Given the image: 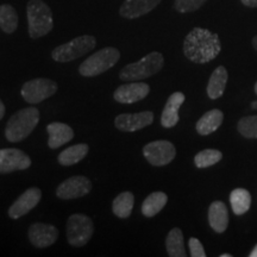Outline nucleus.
<instances>
[{
	"instance_id": "1",
	"label": "nucleus",
	"mask_w": 257,
	"mask_h": 257,
	"mask_svg": "<svg viewBox=\"0 0 257 257\" xmlns=\"http://www.w3.org/2000/svg\"><path fill=\"white\" fill-rule=\"evenodd\" d=\"M220 40L217 34L201 28H194L186 36L184 54L189 61L195 63H207L219 55Z\"/></svg>"
},
{
	"instance_id": "2",
	"label": "nucleus",
	"mask_w": 257,
	"mask_h": 257,
	"mask_svg": "<svg viewBox=\"0 0 257 257\" xmlns=\"http://www.w3.org/2000/svg\"><path fill=\"white\" fill-rule=\"evenodd\" d=\"M40 121V111L35 107L22 108L10 117L5 127V137L9 142H21L30 135Z\"/></svg>"
},
{
	"instance_id": "3",
	"label": "nucleus",
	"mask_w": 257,
	"mask_h": 257,
	"mask_svg": "<svg viewBox=\"0 0 257 257\" xmlns=\"http://www.w3.org/2000/svg\"><path fill=\"white\" fill-rule=\"evenodd\" d=\"M29 36L32 40L43 37L53 30L54 19L51 10L42 0H30L27 6Z\"/></svg>"
},
{
	"instance_id": "4",
	"label": "nucleus",
	"mask_w": 257,
	"mask_h": 257,
	"mask_svg": "<svg viewBox=\"0 0 257 257\" xmlns=\"http://www.w3.org/2000/svg\"><path fill=\"white\" fill-rule=\"evenodd\" d=\"M165 59L159 51H153L137 62L125 66L119 74L124 81H138L155 75L162 69Z\"/></svg>"
},
{
	"instance_id": "5",
	"label": "nucleus",
	"mask_w": 257,
	"mask_h": 257,
	"mask_svg": "<svg viewBox=\"0 0 257 257\" xmlns=\"http://www.w3.org/2000/svg\"><path fill=\"white\" fill-rule=\"evenodd\" d=\"M120 59L119 50L115 48L107 47L96 51L80 64L79 73L82 76H96L111 69Z\"/></svg>"
},
{
	"instance_id": "6",
	"label": "nucleus",
	"mask_w": 257,
	"mask_h": 257,
	"mask_svg": "<svg viewBox=\"0 0 257 257\" xmlns=\"http://www.w3.org/2000/svg\"><path fill=\"white\" fill-rule=\"evenodd\" d=\"M96 41L93 36L83 35V36L74 38L73 41L59 46L51 53L53 59L56 62H69L89 53L95 48Z\"/></svg>"
},
{
	"instance_id": "7",
	"label": "nucleus",
	"mask_w": 257,
	"mask_h": 257,
	"mask_svg": "<svg viewBox=\"0 0 257 257\" xmlns=\"http://www.w3.org/2000/svg\"><path fill=\"white\" fill-rule=\"evenodd\" d=\"M93 231V221L89 217L85 214H73L68 218L67 221V238L68 243L72 246H80L86 245L88 240L92 238Z\"/></svg>"
},
{
	"instance_id": "8",
	"label": "nucleus",
	"mask_w": 257,
	"mask_h": 257,
	"mask_svg": "<svg viewBox=\"0 0 257 257\" xmlns=\"http://www.w3.org/2000/svg\"><path fill=\"white\" fill-rule=\"evenodd\" d=\"M57 85L49 79H34L25 82L22 87V96L29 104H38L54 95Z\"/></svg>"
},
{
	"instance_id": "9",
	"label": "nucleus",
	"mask_w": 257,
	"mask_h": 257,
	"mask_svg": "<svg viewBox=\"0 0 257 257\" xmlns=\"http://www.w3.org/2000/svg\"><path fill=\"white\" fill-rule=\"evenodd\" d=\"M143 155L150 165L155 167L167 166L175 159L176 149L168 141H155L143 148Z\"/></svg>"
},
{
	"instance_id": "10",
	"label": "nucleus",
	"mask_w": 257,
	"mask_h": 257,
	"mask_svg": "<svg viewBox=\"0 0 257 257\" xmlns=\"http://www.w3.org/2000/svg\"><path fill=\"white\" fill-rule=\"evenodd\" d=\"M92 191L91 180L86 176L78 175L72 176L67 179L62 184H60L56 189V195L63 200H69V199H76L85 197Z\"/></svg>"
},
{
	"instance_id": "11",
	"label": "nucleus",
	"mask_w": 257,
	"mask_h": 257,
	"mask_svg": "<svg viewBox=\"0 0 257 257\" xmlns=\"http://www.w3.org/2000/svg\"><path fill=\"white\" fill-rule=\"evenodd\" d=\"M31 166V160L19 149H0V174H9L15 170H25Z\"/></svg>"
},
{
	"instance_id": "12",
	"label": "nucleus",
	"mask_w": 257,
	"mask_h": 257,
	"mask_svg": "<svg viewBox=\"0 0 257 257\" xmlns=\"http://www.w3.org/2000/svg\"><path fill=\"white\" fill-rule=\"evenodd\" d=\"M28 236L32 245L43 249L56 242L59 238V230L50 224L35 223L29 227Z\"/></svg>"
},
{
	"instance_id": "13",
	"label": "nucleus",
	"mask_w": 257,
	"mask_h": 257,
	"mask_svg": "<svg viewBox=\"0 0 257 257\" xmlns=\"http://www.w3.org/2000/svg\"><path fill=\"white\" fill-rule=\"evenodd\" d=\"M41 198L42 192L40 188L32 187L27 189L9 208V216L12 219H18V218L25 216L32 208L37 206L38 202L41 201Z\"/></svg>"
},
{
	"instance_id": "14",
	"label": "nucleus",
	"mask_w": 257,
	"mask_h": 257,
	"mask_svg": "<svg viewBox=\"0 0 257 257\" xmlns=\"http://www.w3.org/2000/svg\"><path fill=\"white\" fill-rule=\"evenodd\" d=\"M154 121V113L150 111H143L140 113L119 114L114 119L115 127L125 133H134L146 126H149Z\"/></svg>"
},
{
	"instance_id": "15",
	"label": "nucleus",
	"mask_w": 257,
	"mask_h": 257,
	"mask_svg": "<svg viewBox=\"0 0 257 257\" xmlns=\"http://www.w3.org/2000/svg\"><path fill=\"white\" fill-rule=\"evenodd\" d=\"M149 85L144 82H130L121 85L113 93V99L120 104H134L149 94Z\"/></svg>"
},
{
	"instance_id": "16",
	"label": "nucleus",
	"mask_w": 257,
	"mask_h": 257,
	"mask_svg": "<svg viewBox=\"0 0 257 257\" xmlns=\"http://www.w3.org/2000/svg\"><path fill=\"white\" fill-rule=\"evenodd\" d=\"M162 0H125L119 14L126 19H135L152 12Z\"/></svg>"
},
{
	"instance_id": "17",
	"label": "nucleus",
	"mask_w": 257,
	"mask_h": 257,
	"mask_svg": "<svg viewBox=\"0 0 257 257\" xmlns=\"http://www.w3.org/2000/svg\"><path fill=\"white\" fill-rule=\"evenodd\" d=\"M185 94L181 92H175L169 96L161 115V124L163 127L170 128L175 126L179 121V110L185 101Z\"/></svg>"
},
{
	"instance_id": "18",
	"label": "nucleus",
	"mask_w": 257,
	"mask_h": 257,
	"mask_svg": "<svg viewBox=\"0 0 257 257\" xmlns=\"http://www.w3.org/2000/svg\"><path fill=\"white\" fill-rule=\"evenodd\" d=\"M47 131L49 134L48 146L51 149H57L62 147L63 144L68 143L73 140L74 131L69 125L64 123H51L47 126Z\"/></svg>"
},
{
	"instance_id": "19",
	"label": "nucleus",
	"mask_w": 257,
	"mask_h": 257,
	"mask_svg": "<svg viewBox=\"0 0 257 257\" xmlns=\"http://www.w3.org/2000/svg\"><path fill=\"white\" fill-rule=\"evenodd\" d=\"M208 223L217 233H223L229 224V213L223 201L212 202L208 208Z\"/></svg>"
},
{
	"instance_id": "20",
	"label": "nucleus",
	"mask_w": 257,
	"mask_h": 257,
	"mask_svg": "<svg viewBox=\"0 0 257 257\" xmlns=\"http://www.w3.org/2000/svg\"><path fill=\"white\" fill-rule=\"evenodd\" d=\"M224 113L220 110H211L205 113L197 123V131L201 136H207L217 130L223 123Z\"/></svg>"
},
{
	"instance_id": "21",
	"label": "nucleus",
	"mask_w": 257,
	"mask_h": 257,
	"mask_svg": "<svg viewBox=\"0 0 257 257\" xmlns=\"http://www.w3.org/2000/svg\"><path fill=\"white\" fill-rule=\"evenodd\" d=\"M227 78L229 75H227V70L225 69V67L219 66L214 69L207 85V95L211 99H218L223 95L225 87H226Z\"/></svg>"
},
{
	"instance_id": "22",
	"label": "nucleus",
	"mask_w": 257,
	"mask_h": 257,
	"mask_svg": "<svg viewBox=\"0 0 257 257\" xmlns=\"http://www.w3.org/2000/svg\"><path fill=\"white\" fill-rule=\"evenodd\" d=\"M87 144H75V146L67 148L59 155V163L61 166L69 167L80 162L82 159H85L88 154Z\"/></svg>"
},
{
	"instance_id": "23",
	"label": "nucleus",
	"mask_w": 257,
	"mask_h": 257,
	"mask_svg": "<svg viewBox=\"0 0 257 257\" xmlns=\"http://www.w3.org/2000/svg\"><path fill=\"white\" fill-rule=\"evenodd\" d=\"M166 248L170 257H185L187 255L184 244V233L178 227L170 230L166 239Z\"/></svg>"
},
{
	"instance_id": "24",
	"label": "nucleus",
	"mask_w": 257,
	"mask_h": 257,
	"mask_svg": "<svg viewBox=\"0 0 257 257\" xmlns=\"http://www.w3.org/2000/svg\"><path fill=\"white\" fill-rule=\"evenodd\" d=\"M168 197L163 192H154L148 197L142 204V213L150 218L156 216L166 206Z\"/></svg>"
},
{
	"instance_id": "25",
	"label": "nucleus",
	"mask_w": 257,
	"mask_h": 257,
	"mask_svg": "<svg viewBox=\"0 0 257 257\" xmlns=\"http://www.w3.org/2000/svg\"><path fill=\"white\" fill-rule=\"evenodd\" d=\"M135 197L131 192H123L117 195L112 202V211L118 218H128L133 212Z\"/></svg>"
},
{
	"instance_id": "26",
	"label": "nucleus",
	"mask_w": 257,
	"mask_h": 257,
	"mask_svg": "<svg viewBox=\"0 0 257 257\" xmlns=\"http://www.w3.org/2000/svg\"><path fill=\"white\" fill-rule=\"evenodd\" d=\"M231 207L234 214L242 216L250 208L251 205V195L244 188H236L230 194Z\"/></svg>"
},
{
	"instance_id": "27",
	"label": "nucleus",
	"mask_w": 257,
	"mask_h": 257,
	"mask_svg": "<svg viewBox=\"0 0 257 257\" xmlns=\"http://www.w3.org/2000/svg\"><path fill=\"white\" fill-rule=\"evenodd\" d=\"M18 27V15L10 4L0 5V29L5 34H14Z\"/></svg>"
},
{
	"instance_id": "28",
	"label": "nucleus",
	"mask_w": 257,
	"mask_h": 257,
	"mask_svg": "<svg viewBox=\"0 0 257 257\" xmlns=\"http://www.w3.org/2000/svg\"><path fill=\"white\" fill-rule=\"evenodd\" d=\"M223 157L219 150L216 149H205L197 154L194 157V163L198 168H207L219 162Z\"/></svg>"
},
{
	"instance_id": "29",
	"label": "nucleus",
	"mask_w": 257,
	"mask_h": 257,
	"mask_svg": "<svg viewBox=\"0 0 257 257\" xmlns=\"http://www.w3.org/2000/svg\"><path fill=\"white\" fill-rule=\"evenodd\" d=\"M239 134L246 138H257V115L244 117L237 125Z\"/></svg>"
},
{
	"instance_id": "30",
	"label": "nucleus",
	"mask_w": 257,
	"mask_h": 257,
	"mask_svg": "<svg viewBox=\"0 0 257 257\" xmlns=\"http://www.w3.org/2000/svg\"><path fill=\"white\" fill-rule=\"evenodd\" d=\"M207 0H175L174 8L180 14L194 12L201 8Z\"/></svg>"
},
{
	"instance_id": "31",
	"label": "nucleus",
	"mask_w": 257,
	"mask_h": 257,
	"mask_svg": "<svg viewBox=\"0 0 257 257\" xmlns=\"http://www.w3.org/2000/svg\"><path fill=\"white\" fill-rule=\"evenodd\" d=\"M189 245V251H191L192 257H205L206 256V252H205L204 246L200 243V240L197 238H189L188 242Z\"/></svg>"
},
{
	"instance_id": "32",
	"label": "nucleus",
	"mask_w": 257,
	"mask_h": 257,
	"mask_svg": "<svg viewBox=\"0 0 257 257\" xmlns=\"http://www.w3.org/2000/svg\"><path fill=\"white\" fill-rule=\"evenodd\" d=\"M240 2L248 8H257V0H240Z\"/></svg>"
},
{
	"instance_id": "33",
	"label": "nucleus",
	"mask_w": 257,
	"mask_h": 257,
	"mask_svg": "<svg viewBox=\"0 0 257 257\" xmlns=\"http://www.w3.org/2000/svg\"><path fill=\"white\" fill-rule=\"evenodd\" d=\"M4 115H5V105L4 102L2 101V99H0V120L4 118Z\"/></svg>"
},
{
	"instance_id": "34",
	"label": "nucleus",
	"mask_w": 257,
	"mask_h": 257,
	"mask_svg": "<svg viewBox=\"0 0 257 257\" xmlns=\"http://www.w3.org/2000/svg\"><path fill=\"white\" fill-rule=\"evenodd\" d=\"M249 256L250 257H257V244L255 245V248L251 250V252L249 253Z\"/></svg>"
},
{
	"instance_id": "35",
	"label": "nucleus",
	"mask_w": 257,
	"mask_h": 257,
	"mask_svg": "<svg viewBox=\"0 0 257 257\" xmlns=\"http://www.w3.org/2000/svg\"><path fill=\"white\" fill-rule=\"evenodd\" d=\"M252 46L257 50V36H255V37L252 38Z\"/></svg>"
},
{
	"instance_id": "36",
	"label": "nucleus",
	"mask_w": 257,
	"mask_h": 257,
	"mask_svg": "<svg viewBox=\"0 0 257 257\" xmlns=\"http://www.w3.org/2000/svg\"><path fill=\"white\" fill-rule=\"evenodd\" d=\"M251 107H252V108H257V101H253V102H252Z\"/></svg>"
},
{
	"instance_id": "37",
	"label": "nucleus",
	"mask_w": 257,
	"mask_h": 257,
	"mask_svg": "<svg viewBox=\"0 0 257 257\" xmlns=\"http://www.w3.org/2000/svg\"><path fill=\"white\" fill-rule=\"evenodd\" d=\"M220 257H231L230 253H223V255H220Z\"/></svg>"
},
{
	"instance_id": "38",
	"label": "nucleus",
	"mask_w": 257,
	"mask_h": 257,
	"mask_svg": "<svg viewBox=\"0 0 257 257\" xmlns=\"http://www.w3.org/2000/svg\"><path fill=\"white\" fill-rule=\"evenodd\" d=\"M255 92H256V94H257V82H256V85H255Z\"/></svg>"
}]
</instances>
